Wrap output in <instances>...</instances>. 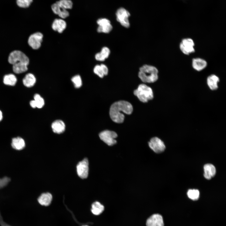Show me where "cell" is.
<instances>
[{"label":"cell","instance_id":"cell-5","mask_svg":"<svg viewBox=\"0 0 226 226\" xmlns=\"http://www.w3.org/2000/svg\"><path fill=\"white\" fill-rule=\"evenodd\" d=\"M129 12L123 8H120L116 12V16L117 21L123 27L128 28L130 24L128 18L130 16Z\"/></svg>","mask_w":226,"mask_h":226},{"label":"cell","instance_id":"cell-29","mask_svg":"<svg viewBox=\"0 0 226 226\" xmlns=\"http://www.w3.org/2000/svg\"><path fill=\"white\" fill-rule=\"evenodd\" d=\"M71 81L73 83L75 87L76 88H79L82 85V80L80 76L79 75H77L73 77L71 79Z\"/></svg>","mask_w":226,"mask_h":226},{"label":"cell","instance_id":"cell-32","mask_svg":"<svg viewBox=\"0 0 226 226\" xmlns=\"http://www.w3.org/2000/svg\"><path fill=\"white\" fill-rule=\"evenodd\" d=\"M10 181V179L7 177L0 178V189L6 186Z\"/></svg>","mask_w":226,"mask_h":226},{"label":"cell","instance_id":"cell-8","mask_svg":"<svg viewBox=\"0 0 226 226\" xmlns=\"http://www.w3.org/2000/svg\"><path fill=\"white\" fill-rule=\"evenodd\" d=\"M148 145L150 148L156 153H161L165 149L164 142L156 137L152 138L149 142Z\"/></svg>","mask_w":226,"mask_h":226},{"label":"cell","instance_id":"cell-22","mask_svg":"<svg viewBox=\"0 0 226 226\" xmlns=\"http://www.w3.org/2000/svg\"><path fill=\"white\" fill-rule=\"evenodd\" d=\"M219 80V78L217 76L214 74L211 75L207 78V84L211 89L215 90L218 88V83Z\"/></svg>","mask_w":226,"mask_h":226},{"label":"cell","instance_id":"cell-33","mask_svg":"<svg viewBox=\"0 0 226 226\" xmlns=\"http://www.w3.org/2000/svg\"><path fill=\"white\" fill-rule=\"evenodd\" d=\"M100 65L102 68L104 75H107L109 73V70L107 67L104 64H101Z\"/></svg>","mask_w":226,"mask_h":226},{"label":"cell","instance_id":"cell-11","mask_svg":"<svg viewBox=\"0 0 226 226\" xmlns=\"http://www.w3.org/2000/svg\"><path fill=\"white\" fill-rule=\"evenodd\" d=\"M77 171L78 176L82 179L87 177L89 172V162L87 158L80 162L77 166Z\"/></svg>","mask_w":226,"mask_h":226},{"label":"cell","instance_id":"cell-2","mask_svg":"<svg viewBox=\"0 0 226 226\" xmlns=\"http://www.w3.org/2000/svg\"><path fill=\"white\" fill-rule=\"evenodd\" d=\"M158 70L155 67L144 64L140 67L138 76L144 83H153L158 78Z\"/></svg>","mask_w":226,"mask_h":226},{"label":"cell","instance_id":"cell-34","mask_svg":"<svg viewBox=\"0 0 226 226\" xmlns=\"http://www.w3.org/2000/svg\"><path fill=\"white\" fill-rule=\"evenodd\" d=\"M30 105L31 107L33 108H36V105L35 100H32L30 102Z\"/></svg>","mask_w":226,"mask_h":226},{"label":"cell","instance_id":"cell-15","mask_svg":"<svg viewBox=\"0 0 226 226\" xmlns=\"http://www.w3.org/2000/svg\"><path fill=\"white\" fill-rule=\"evenodd\" d=\"M204 177L208 180L211 179L214 176L216 173L215 166L212 164H207L204 166Z\"/></svg>","mask_w":226,"mask_h":226},{"label":"cell","instance_id":"cell-9","mask_svg":"<svg viewBox=\"0 0 226 226\" xmlns=\"http://www.w3.org/2000/svg\"><path fill=\"white\" fill-rule=\"evenodd\" d=\"M194 43L191 38L183 39L180 45V48L181 51L186 55H189L195 51Z\"/></svg>","mask_w":226,"mask_h":226},{"label":"cell","instance_id":"cell-20","mask_svg":"<svg viewBox=\"0 0 226 226\" xmlns=\"http://www.w3.org/2000/svg\"><path fill=\"white\" fill-rule=\"evenodd\" d=\"M36 82V78L35 75L32 73H29L27 74L23 79L24 85L27 87H31L33 86Z\"/></svg>","mask_w":226,"mask_h":226},{"label":"cell","instance_id":"cell-18","mask_svg":"<svg viewBox=\"0 0 226 226\" xmlns=\"http://www.w3.org/2000/svg\"><path fill=\"white\" fill-rule=\"evenodd\" d=\"M207 62L204 60L200 58H195L192 61L193 67L196 70L200 71L206 67Z\"/></svg>","mask_w":226,"mask_h":226},{"label":"cell","instance_id":"cell-30","mask_svg":"<svg viewBox=\"0 0 226 226\" xmlns=\"http://www.w3.org/2000/svg\"><path fill=\"white\" fill-rule=\"evenodd\" d=\"M33 0H16L17 5L20 8H26L29 7Z\"/></svg>","mask_w":226,"mask_h":226},{"label":"cell","instance_id":"cell-6","mask_svg":"<svg viewBox=\"0 0 226 226\" xmlns=\"http://www.w3.org/2000/svg\"><path fill=\"white\" fill-rule=\"evenodd\" d=\"M117 136L115 132L110 130H105L99 134L100 139L108 145L111 146L116 143L115 139Z\"/></svg>","mask_w":226,"mask_h":226},{"label":"cell","instance_id":"cell-19","mask_svg":"<svg viewBox=\"0 0 226 226\" xmlns=\"http://www.w3.org/2000/svg\"><path fill=\"white\" fill-rule=\"evenodd\" d=\"M52 200V196L49 193L42 194L38 198V201L41 205L46 206H49Z\"/></svg>","mask_w":226,"mask_h":226},{"label":"cell","instance_id":"cell-24","mask_svg":"<svg viewBox=\"0 0 226 226\" xmlns=\"http://www.w3.org/2000/svg\"><path fill=\"white\" fill-rule=\"evenodd\" d=\"M3 80L5 84L11 86L15 85L17 81L16 76L12 73L5 75L3 77Z\"/></svg>","mask_w":226,"mask_h":226},{"label":"cell","instance_id":"cell-28","mask_svg":"<svg viewBox=\"0 0 226 226\" xmlns=\"http://www.w3.org/2000/svg\"><path fill=\"white\" fill-rule=\"evenodd\" d=\"M36 107L38 108H42L44 105V101L43 99L38 94H35L34 96Z\"/></svg>","mask_w":226,"mask_h":226},{"label":"cell","instance_id":"cell-10","mask_svg":"<svg viewBox=\"0 0 226 226\" xmlns=\"http://www.w3.org/2000/svg\"><path fill=\"white\" fill-rule=\"evenodd\" d=\"M97 23L99 25L97 29V31L99 33H108L112 30L113 27L110 22L107 19H99L97 20Z\"/></svg>","mask_w":226,"mask_h":226},{"label":"cell","instance_id":"cell-4","mask_svg":"<svg viewBox=\"0 0 226 226\" xmlns=\"http://www.w3.org/2000/svg\"><path fill=\"white\" fill-rule=\"evenodd\" d=\"M8 62L13 65L16 63H23L29 65L30 60L28 56L19 50H14L10 53L8 58Z\"/></svg>","mask_w":226,"mask_h":226},{"label":"cell","instance_id":"cell-35","mask_svg":"<svg viewBox=\"0 0 226 226\" xmlns=\"http://www.w3.org/2000/svg\"><path fill=\"white\" fill-rule=\"evenodd\" d=\"M3 119V114L2 111L0 110V121Z\"/></svg>","mask_w":226,"mask_h":226},{"label":"cell","instance_id":"cell-14","mask_svg":"<svg viewBox=\"0 0 226 226\" xmlns=\"http://www.w3.org/2000/svg\"><path fill=\"white\" fill-rule=\"evenodd\" d=\"M67 24L65 20L62 19H56L53 21L51 27L54 31L59 33H62L65 29Z\"/></svg>","mask_w":226,"mask_h":226},{"label":"cell","instance_id":"cell-27","mask_svg":"<svg viewBox=\"0 0 226 226\" xmlns=\"http://www.w3.org/2000/svg\"><path fill=\"white\" fill-rule=\"evenodd\" d=\"M187 195L190 199L193 200H196L199 198V192L197 189H190L187 192Z\"/></svg>","mask_w":226,"mask_h":226},{"label":"cell","instance_id":"cell-23","mask_svg":"<svg viewBox=\"0 0 226 226\" xmlns=\"http://www.w3.org/2000/svg\"><path fill=\"white\" fill-rule=\"evenodd\" d=\"M28 65L23 63H16L13 65V70L16 74H20L26 72Z\"/></svg>","mask_w":226,"mask_h":226},{"label":"cell","instance_id":"cell-36","mask_svg":"<svg viewBox=\"0 0 226 226\" xmlns=\"http://www.w3.org/2000/svg\"><path fill=\"white\" fill-rule=\"evenodd\" d=\"M82 226H89L87 225H82Z\"/></svg>","mask_w":226,"mask_h":226},{"label":"cell","instance_id":"cell-12","mask_svg":"<svg viewBox=\"0 0 226 226\" xmlns=\"http://www.w3.org/2000/svg\"><path fill=\"white\" fill-rule=\"evenodd\" d=\"M146 226H164L163 217L159 214H154L147 220Z\"/></svg>","mask_w":226,"mask_h":226},{"label":"cell","instance_id":"cell-7","mask_svg":"<svg viewBox=\"0 0 226 226\" xmlns=\"http://www.w3.org/2000/svg\"><path fill=\"white\" fill-rule=\"evenodd\" d=\"M43 37V35L40 32H35L31 34L28 39V45L34 50L39 49L41 46Z\"/></svg>","mask_w":226,"mask_h":226},{"label":"cell","instance_id":"cell-16","mask_svg":"<svg viewBox=\"0 0 226 226\" xmlns=\"http://www.w3.org/2000/svg\"><path fill=\"white\" fill-rule=\"evenodd\" d=\"M110 53V51L109 48L106 46L103 47L100 52L95 55V59L98 61H104L109 57Z\"/></svg>","mask_w":226,"mask_h":226},{"label":"cell","instance_id":"cell-1","mask_svg":"<svg viewBox=\"0 0 226 226\" xmlns=\"http://www.w3.org/2000/svg\"><path fill=\"white\" fill-rule=\"evenodd\" d=\"M133 111L132 105L129 102L120 100L113 103L110 110V116L112 120L117 123H121L124 121V113L130 114Z\"/></svg>","mask_w":226,"mask_h":226},{"label":"cell","instance_id":"cell-3","mask_svg":"<svg viewBox=\"0 0 226 226\" xmlns=\"http://www.w3.org/2000/svg\"><path fill=\"white\" fill-rule=\"evenodd\" d=\"M134 94L139 100L144 103L152 99L153 97L152 89L145 84H141L134 91Z\"/></svg>","mask_w":226,"mask_h":226},{"label":"cell","instance_id":"cell-25","mask_svg":"<svg viewBox=\"0 0 226 226\" xmlns=\"http://www.w3.org/2000/svg\"><path fill=\"white\" fill-rule=\"evenodd\" d=\"M104 209V206L98 202H95L92 205L91 211L94 215H100L103 212Z\"/></svg>","mask_w":226,"mask_h":226},{"label":"cell","instance_id":"cell-17","mask_svg":"<svg viewBox=\"0 0 226 226\" xmlns=\"http://www.w3.org/2000/svg\"><path fill=\"white\" fill-rule=\"evenodd\" d=\"M51 127L53 131L57 134L62 133L65 129L64 123L61 120H57L54 121L52 123Z\"/></svg>","mask_w":226,"mask_h":226},{"label":"cell","instance_id":"cell-26","mask_svg":"<svg viewBox=\"0 0 226 226\" xmlns=\"http://www.w3.org/2000/svg\"><path fill=\"white\" fill-rule=\"evenodd\" d=\"M57 2L61 7L66 10L72 8L73 3L71 0H59Z\"/></svg>","mask_w":226,"mask_h":226},{"label":"cell","instance_id":"cell-21","mask_svg":"<svg viewBox=\"0 0 226 226\" xmlns=\"http://www.w3.org/2000/svg\"><path fill=\"white\" fill-rule=\"evenodd\" d=\"M12 148L17 150H21L25 147L24 140L21 137H17L12 139L11 143Z\"/></svg>","mask_w":226,"mask_h":226},{"label":"cell","instance_id":"cell-13","mask_svg":"<svg viewBox=\"0 0 226 226\" xmlns=\"http://www.w3.org/2000/svg\"><path fill=\"white\" fill-rule=\"evenodd\" d=\"M51 8L53 12L61 19H65L69 15L68 11L61 7L57 2L51 5Z\"/></svg>","mask_w":226,"mask_h":226},{"label":"cell","instance_id":"cell-31","mask_svg":"<svg viewBox=\"0 0 226 226\" xmlns=\"http://www.w3.org/2000/svg\"><path fill=\"white\" fill-rule=\"evenodd\" d=\"M94 73L100 78H103L105 76L103 71L100 65H97L93 69Z\"/></svg>","mask_w":226,"mask_h":226}]
</instances>
